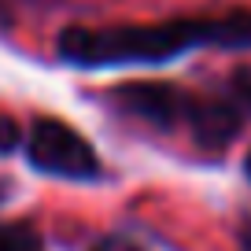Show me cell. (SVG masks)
<instances>
[{"instance_id":"1","label":"cell","mask_w":251,"mask_h":251,"mask_svg":"<svg viewBox=\"0 0 251 251\" xmlns=\"http://www.w3.org/2000/svg\"><path fill=\"white\" fill-rule=\"evenodd\" d=\"M67 59L85 67L118 63H166L192 48H251V11L218 19H174L159 26H107V30H67L59 37Z\"/></svg>"},{"instance_id":"2","label":"cell","mask_w":251,"mask_h":251,"mask_svg":"<svg viewBox=\"0 0 251 251\" xmlns=\"http://www.w3.org/2000/svg\"><path fill=\"white\" fill-rule=\"evenodd\" d=\"M26 151H30V163L45 174H59V177H93L96 174V151L85 144V137L55 118L33 122Z\"/></svg>"},{"instance_id":"3","label":"cell","mask_w":251,"mask_h":251,"mask_svg":"<svg viewBox=\"0 0 251 251\" xmlns=\"http://www.w3.org/2000/svg\"><path fill=\"white\" fill-rule=\"evenodd\" d=\"M118 100L133 115L148 118L155 126H181L188 122V107H192V96L181 93L174 85H126L118 93Z\"/></svg>"},{"instance_id":"4","label":"cell","mask_w":251,"mask_h":251,"mask_svg":"<svg viewBox=\"0 0 251 251\" xmlns=\"http://www.w3.org/2000/svg\"><path fill=\"white\" fill-rule=\"evenodd\" d=\"M188 129L196 133L200 144H229L240 129V111L236 103L226 100H211V96H192V107H188Z\"/></svg>"},{"instance_id":"5","label":"cell","mask_w":251,"mask_h":251,"mask_svg":"<svg viewBox=\"0 0 251 251\" xmlns=\"http://www.w3.org/2000/svg\"><path fill=\"white\" fill-rule=\"evenodd\" d=\"M0 251H45V244H41V236L30 226L4 222L0 226Z\"/></svg>"},{"instance_id":"6","label":"cell","mask_w":251,"mask_h":251,"mask_svg":"<svg viewBox=\"0 0 251 251\" xmlns=\"http://www.w3.org/2000/svg\"><path fill=\"white\" fill-rule=\"evenodd\" d=\"M233 96H236V107L251 111V67H240L233 74Z\"/></svg>"},{"instance_id":"7","label":"cell","mask_w":251,"mask_h":251,"mask_svg":"<svg viewBox=\"0 0 251 251\" xmlns=\"http://www.w3.org/2000/svg\"><path fill=\"white\" fill-rule=\"evenodd\" d=\"M15 144H19V126L0 115V151H11Z\"/></svg>"},{"instance_id":"8","label":"cell","mask_w":251,"mask_h":251,"mask_svg":"<svg viewBox=\"0 0 251 251\" xmlns=\"http://www.w3.org/2000/svg\"><path fill=\"white\" fill-rule=\"evenodd\" d=\"M93 251H141V248L129 244V240H122V236H111V240H100Z\"/></svg>"},{"instance_id":"9","label":"cell","mask_w":251,"mask_h":251,"mask_svg":"<svg viewBox=\"0 0 251 251\" xmlns=\"http://www.w3.org/2000/svg\"><path fill=\"white\" fill-rule=\"evenodd\" d=\"M240 251H251V218L244 222V229H240Z\"/></svg>"},{"instance_id":"10","label":"cell","mask_w":251,"mask_h":251,"mask_svg":"<svg viewBox=\"0 0 251 251\" xmlns=\"http://www.w3.org/2000/svg\"><path fill=\"white\" fill-rule=\"evenodd\" d=\"M248 177H251V151H248Z\"/></svg>"}]
</instances>
